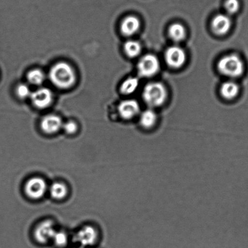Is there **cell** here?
<instances>
[{
    "mask_svg": "<svg viewBox=\"0 0 248 248\" xmlns=\"http://www.w3.org/2000/svg\"><path fill=\"white\" fill-rule=\"evenodd\" d=\"M50 81L55 87L67 90L72 87L77 81L76 71L71 64L64 62H57L49 72Z\"/></svg>",
    "mask_w": 248,
    "mask_h": 248,
    "instance_id": "1",
    "label": "cell"
},
{
    "mask_svg": "<svg viewBox=\"0 0 248 248\" xmlns=\"http://www.w3.org/2000/svg\"><path fill=\"white\" fill-rule=\"evenodd\" d=\"M143 98L151 108H158L166 102L168 98L167 88L160 82L153 81L147 84L143 89Z\"/></svg>",
    "mask_w": 248,
    "mask_h": 248,
    "instance_id": "2",
    "label": "cell"
},
{
    "mask_svg": "<svg viewBox=\"0 0 248 248\" xmlns=\"http://www.w3.org/2000/svg\"><path fill=\"white\" fill-rule=\"evenodd\" d=\"M217 69L224 76L231 78H239L244 73V62L237 54L226 55L219 60Z\"/></svg>",
    "mask_w": 248,
    "mask_h": 248,
    "instance_id": "3",
    "label": "cell"
},
{
    "mask_svg": "<svg viewBox=\"0 0 248 248\" xmlns=\"http://www.w3.org/2000/svg\"><path fill=\"white\" fill-rule=\"evenodd\" d=\"M49 186L43 178L38 176L31 177L26 182L24 192L29 199L38 201L42 199L48 192Z\"/></svg>",
    "mask_w": 248,
    "mask_h": 248,
    "instance_id": "4",
    "label": "cell"
},
{
    "mask_svg": "<svg viewBox=\"0 0 248 248\" xmlns=\"http://www.w3.org/2000/svg\"><path fill=\"white\" fill-rule=\"evenodd\" d=\"M57 231L54 221L50 219H46L41 221L35 226L33 231V237L39 244H47L52 242Z\"/></svg>",
    "mask_w": 248,
    "mask_h": 248,
    "instance_id": "5",
    "label": "cell"
},
{
    "mask_svg": "<svg viewBox=\"0 0 248 248\" xmlns=\"http://www.w3.org/2000/svg\"><path fill=\"white\" fill-rule=\"evenodd\" d=\"M160 69V62L157 57L154 54L144 55L137 64V71L143 78H151L155 76Z\"/></svg>",
    "mask_w": 248,
    "mask_h": 248,
    "instance_id": "6",
    "label": "cell"
},
{
    "mask_svg": "<svg viewBox=\"0 0 248 248\" xmlns=\"http://www.w3.org/2000/svg\"><path fill=\"white\" fill-rule=\"evenodd\" d=\"M99 233L97 229L92 225H85L77 231L75 235V240L79 247L88 248L97 244Z\"/></svg>",
    "mask_w": 248,
    "mask_h": 248,
    "instance_id": "7",
    "label": "cell"
},
{
    "mask_svg": "<svg viewBox=\"0 0 248 248\" xmlns=\"http://www.w3.org/2000/svg\"><path fill=\"white\" fill-rule=\"evenodd\" d=\"M165 59L170 67L179 69L184 66L186 62V54L185 50L179 46H172L166 50Z\"/></svg>",
    "mask_w": 248,
    "mask_h": 248,
    "instance_id": "8",
    "label": "cell"
},
{
    "mask_svg": "<svg viewBox=\"0 0 248 248\" xmlns=\"http://www.w3.org/2000/svg\"><path fill=\"white\" fill-rule=\"evenodd\" d=\"M31 99L35 107L40 109L49 108L54 100L52 91L47 88H40L31 93Z\"/></svg>",
    "mask_w": 248,
    "mask_h": 248,
    "instance_id": "9",
    "label": "cell"
},
{
    "mask_svg": "<svg viewBox=\"0 0 248 248\" xmlns=\"http://www.w3.org/2000/svg\"><path fill=\"white\" fill-rule=\"evenodd\" d=\"M232 26V20L228 14H219L211 21L212 31L215 34L223 36L230 32Z\"/></svg>",
    "mask_w": 248,
    "mask_h": 248,
    "instance_id": "10",
    "label": "cell"
},
{
    "mask_svg": "<svg viewBox=\"0 0 248 248\" xmlns=\"http://www.w3.org/2000/svg\"><path fill=\"white\" fill-rule=\"evenodd\" d=\"M63 122L59 115L49 114L43 117L40 122V127L46 134L53 135L62 129Z\"/></svg>",
    "mask_w": 248,
    "mask_h": 248,
    "instance_id": "11",
    "label": "cell"
},
{
    "mask_svg": "<svg viewBox=\"0 0 248 248\" xmlns=\"http://www.w3.org/2000/svg\"><path fill=\"white\" fill-rule=\"evenodd\" d=\"M118 110L122 119L131 120L139 114L140 112V107L136 100H125L120 103L118 107Z\"/></svg>",
    "mask_w": 248,
    "mask_h": 248,
    "instance_id": "12",
    "label": "cell"
},
{
    "mask_svg": "<svg viewBox=\"0 0 248 248\" xmlns=\"http://www.w3.org/2000/svg\"><path fill=\"white\" fill-rule=\"evenodd\" d=\"M141 21L134 16H129L125 17L120 25V31L126 37H131L136 34L140 30Z\"/></svg>",
    "mask_w": 248,
    "mask_h": 248,
    "instance_id": "13",
    "label": "cell"
},
{
    "mask_svg": "<svg viewBox=\"0 0 248 248\" xmlns=\"http://www.w3.org/2000/svg\"><path fill=\"white\" fill-rule=\"evenodd\" d=\"M48 192L53 199L62 201L68 196L69 187L64 182H55L49 186Z\"/></svg>",
    "mask_w": 248,
    "mask_h": 248,
    "instance_id": "14",
    "label": "cell"
},
{
    "mask_svg": "<svg viewBox=\"0 0 248 248\" xmlns=\"http://www.w3.org/2000/svg\"><path fill=\"white\" fill-rule=\"evenodd\" d=\"M220 91L223 98L231 100L237 97L239 93L240 88L234 81H228L221 85Z\"/></svg>",
    "mask_w": 248,
    "mask_h": 248,
    "instance_id": "15",
    "label": "cell"
},
{
    "mask_svg": "<svg viewBox=\"0 0 248 248\" xmlns=\"http://www.w3.org/2000/svg\"><path fill=\"white\" fill-rule=\"evenodd\" d=\"M168 35L174 42H181L186 38V28L181 23H173L168 29Z\"/></svg>",
    "mask_w": 248,
    "mask_h": 248,
    "instance_id": "16",
    "label": "cell"
},
{
    "mask_svg": "<svg viewBox=\"0 0 248 248\" xmlns=\"http://www.w3.org/2000/svg\"><path fill=\"white\" fill-rule=\"evenodd\" d=\"M156 122H157V115L151 108L144 110L140 117V124L145 129L152 128L155 126Z\"/></svg>",
    "mask_w": 248,
    "mask_h": 248,
    "instance_id": "17",
    "label": "cell"
},
{
    "mask_svg": "<svg viewBox=\"0 0 248 248\" xmlns=\"http://www.w3.org/2000/svg\"><path fill=\"white\" fill-rule=\"evenodd\" d=\"M124 47L125 54L131 59L139 56L142 51L140 43L136 40L127 41L125 42Z\"/></svg>",
    "mask_w": 248,
    "mask_h": 248,
    "instance_id": "18",
    "label": "cell"
},
{
    "mask_svg": "<svg viewBox=\"0 0 248 248\" xmlns=\"http://www.w3.org/2000/svg\"><path fill=\"white\" fill-rule=\"evenodd\" d=\"M139 82V79L137 77H129L122 84L120 91H121L123 94H132L138 88Z\"/></svg>",
    "mask_w": 248,
    "mask_h": 248,
    "instance_id": "19",
    "label": "cell"
},
{
    "mask_svg": "<svg viewBox=\"0 0 248 248\" xmlns=\"http://www.w3.org/2000/svg\"><path fill=\"white\" fill-rule=\"evenodd\" d=\"M46 78L45 74L42 70L39 69H33L28 72L27 79L29 82L32 85L40 86L45 81Z\"/></svg>",
    "mask_w": 248,
    "mask_h": 248,
    "instance_id": "20",
    "label": "cell"
},
{
    "mask_svg": "<svg viewBox=\"0 0 248 248\" xmlns=\"http://www.w3.org/2000/svg\"><path fill=\"white\" fill-rule=\"evenodd\" d=\"M68 235L66 232L62 231H57L54 237L52 238V242L55 247L59 248H63L66 247L68 243Z\"/></svg>",
    "mask_w": 248,
    "mask_h": 248,
    "instance_id": "21",
    "label": "cell"
},
{
    "mask_svg": "<svg viewBox=\"0 0 248 248\" xmlns=\"http://www.w3.org/2000/svg\"><path fill=\"white\" fill-rule=\"evenodd\" d=\"M240 4L238 0H226L224 8L228 16L234 15L239 11Z\"/></svg>",
    "mask_w": 248,
    "mask_h": 248,
    "instance_id": "22",
    "label": "cell"
},
{
    "mask_svg": "<svg viewBox=\"0 0 248 248\" xmlns=\"http://www.w3.org/2000/svg\"><path fill=\"white\" fill-rule=\"evenodd\" d=\"M16 93L21 99H26V98L31 97L32 93H31L30 88L27 85L20 84L16 87Z\"/></svg>",
    "mask_w": 248,
    "mask_h": 248,
    "instance_id": "23",
    "label": "cell"
},
{
    "mask_svg": "<svg viewBox=\"0 0 248 248\" xmlns=\"http://www.w3.org/2000/svg\"><path fill=\"white\" fill-rule=\"evenodd\" d=\"M62 129H63L65 133L69 135V136H72V135L77 133L78 126L76 122L70 120V121L64 123V124L63 123Z\"/></svg>",
    "mask_w": 248,
    "mask_h": 248,
    "instance_id": "24",
    "label": "cell"
},
{
    "mask_svg": "<svg viewBox=\"0 0 248 248\" xmlns=\"http://www.w3.org/2000/svg\"><path fill=\"white\" fill-rule=\"evenodd\" d=\"M83 248L79 247V248Z\"/></svg>",
    "mask_w": 248,
    "mask_h": 248,
    "instance_id": "25",
    "label": "cell"
}]
</instances>
